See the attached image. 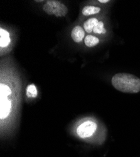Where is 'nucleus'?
I'll return each instance as SVG.
<instances>
[{"instance_id": "nucleus-1", "label": "nucleus", "mask_w": 140, "mask_h": 157, "mask_svg": "<svg viewBox=\"0 0 140 157\" xmlns=\"http://www.w3.org/2000/svg\"><path fill=\"white\" fill-rule=\"evenodd\" d=\"M111 82L113 87L124 93L134 94L140 91V78L127 73H118L114 75Z\"/></svg>"}, {"instance_id": "nucleus-2", "label": "nucleus", "mask_w": 140, "mask_h": 157, "mask_svg": "<svg viewBox=\"0 0 140 157\" xmlns=\"http://www.w3.org/2000/svg\"><path fill=\"white\" fill-rule=\"evenodd\" d=\"M44 11L48 15H55L56 17H63L68 13L67 7L57 0L47 1L43 7Z\"/></svg>"}, {"instance_id": "nucleus-3", "label": "nucleus", "mask_w": 140, "mask_h": 157, "mask_svg": "<svg viewBox=\"0 0 140 157\" xmlns=\"http://www.w3.org/2000/svg\"><path fill=\"white\" fill-rule=\"evenodd\" d=\"M97 124L92 121H86L79 126L77 133L81 138H86L91 136L97 129Z\"/></svg>"}, {"instance_id": "nucleus-4", "label": "nucleus", "mask_w": 140, "mask_h": 157, "mask_svg": "<svg viewBox=\"0 0 140 157\" xmlns=\"http://www.w3.org/2000/svg\"><path fill=\"white\" fill-rule=\"evenodd\" d=\"M11 108V102L7 98H1V110H0V118L6 119L9 116Z\"/></svg>"}, {"instance_id": "nucleus-5", "label": "nucleus", "mask_w": 140, "mask_h": 157, "mask_svg": "<svg viewBox=\"0 0 140 157\" xmlns=\"http://www.w3.org/2000/svg\"><path fill=\"white\" fill-rule=\"evenodd\" d=\"M85 36L84 30L80 26H76L75 27L71 32V37L72 40L76 42L79 43L84 39Z\"/></svg>"}, {"instance_id": "nucleus-6", "label": "nucleus", "mask_w": 140, "mask_h": 157, "mask_svg": "<svg viewBox=\"0 0 140 157\" xmlns=\"http://www.w3.org/2000/svg\"><path fill=\"white\" fill-rule=\"evenodd\" d=\"M0 47L2 48L6 47L10 43L9 33L5 30L1 29L0 30Z\"/></svg>"}, {"instance_id": "nucleus-7", "label": "nucleus", "mask_w": 140, "mask_h": 157, "mask_svg": "<svg viewBox=\"0 0 140 157\" xmlns=\"http://www.w3.org/2000/svg\"><path fill=\"white\" fill-rule=\"evenodd\" d=\"M98 22L99 21L97 20V19L95 18L88 19L84 23V28L85 31L89 33L93 32L94 27H96V25L97 24Z\"/></svg>"}, {"instance_id": "nucleus-8", "label": "nucleus", "mask_w": 140, "mask_h": 157, "mask_svg": "<svg viewBox=\"0 0 140 157\" xmlns=\"http://www.w3.org/2000/svg\"><path fill=\"white\" fill-rule=\"evenodd\" d=\"M100 11L99 7L94 6H85L82 11V13L84 16H90L98 13Z\"/></svg>"}, {"instance_id": "nucleus-9", "label": "nucleus", "mask_w": 140, "mask_h": 157, "mask_svg": "<svg viewBox=\"0 0 140 157\" xmlns=\"http://www.w3.org/2000/svg\"><path fill=\"white\" fill-rule=\"evenodd\" d=\"M84 43L89 47H93L99 43V38L93 35H87L84 38Z\"/></svg>"}, {"instance_id": "nucleus-10", "label": "nucleus", "mask_w": 140, "mask_h": 157, "mask_svg": "<svg viewBox=\"0 0 140 157\" xmlns=\"http://www.w3.org/2000/svg\"><path fill=\"white\" fill-rule=\"evenodd\" d=\"M0 91H1V98H7L11 94V90L9 86L2 83L0 85Z\"/></svg>"}, {"instance_id": "nucleus-11", "label": "nucleus", "mask_w": 140, "mask_h": 157, "mask_svg": "<svg viewBox=\"0 0 140 157\" xmlns=\"http://www.w3.org/2000/svg\"><path fill=\"white\" fill-rule=\"evenodd\" d=\"M37 94H38L37 90L35 85L30 84L28 86L27 88V96L28 98H36L37 96Z\"/></svg>"}, {"instance_id": "nucleus-12", "label": "nucleus", "mask_w": 140, "mask_h": 157, "mask_svg": "<svg viewBox=\"0 0 140 157\" xmlns=\"http://www.w3.org/2000/svg\"><path fill=\"white\" fill-rule=\"evenodd\" d=\"M93 32L97 34H104L106 32V30L104 27V23L103 21H99L97 23L93 30Z\"/></svg>"}, {"instance_id": "nucleus-13", "label": "nucleus", "mask_w": 140, "mask_h": 157, "mask_svg": "<svg viewBox=\"0 0 140 157\" xmlns=\"http://www.w3.org/2000/svg\"><path fill=\"white\" fill-rule=\"evenodd\" d=\"M99 2L101 3H106L109 2V0H99Z\"/></svg>"}]
</instances>
